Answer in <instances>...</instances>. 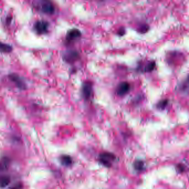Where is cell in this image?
Masks as SVG:
<instances>
[{
  "label": "cell",
  "mask_w": 189,
  "mask_h": 189,
  "mask_svg": "<svg viewBox=\"0 0 189 189\" xmlns=\"http://www.w3.org/2000/svg\"><path fill=\"white\" fill-rule=\"evenodd\" d=\"M115 159V156L110 153H103L99 155V160L103 165L109 167Z\"/></svg>",
  "instance_id": "1"
},
{
  "label": "cell",
  "mask_w": 189,
  "mask_h": 189,
  "mask_svg": "<svg viewBox=\"0 0 189 189\" xmlns=\"http://www.w3.org/2000/svg\"><path fill=\"white\" fill-rule=\"evenodd\" d=\"M48 26L49 24L47 21H38L34 25V28L37 32L40 34H45L48 31Z\"/></svg>",
  "instance_id": "2"
},
{
  "label": "cell",
  "mask_w": 189,
  "mask_h": 189,
  "mask_svg": "<svg viewBox=\"0 0 189 189\" xmlns=\"http://www.w3.org/2000/svg\"><path fill=\"white\" fill-rule=\"evenodd\" d=\"M9 78L10 79L15 83L17 87L21 89H25L26 88V86L24 82L23 79H22L19 76L16 74H11L9 75Z\"/></svg>",
  "instance_id": "3"
},
{
  "label": "cell",
  "mask_w": 189,
  "mask_h": 189,
  "mask_svg": "<svg viewBox=\"0 0 189 189\" xmlns=\"http://www.w3.org/2000/svg\"><path fill=\"white\" fill-rule=\"evenodd\" d=\"M130 88V84L126 82H122L119 84L117 89V93L119 96H123L126 95Z\"/></svg>",
  "instance_id": "4"
},
{
  "label": "cell",
  "mask_w": 189,
  "mask_h": 189,
  "mask_svg": "<svg viewBox=\"0 0 189 189\" xmlns=\"http://www.w3.org/2000/svg\"><path fill=\"white\" fill-rule=\"evenodd\" d=\"M82 92L84 98L89 99L92 93V84L89 82H86L83 85Z\"/></svg>",
  "instance_id": "5"
},
{
  "label": "cell",
  "mask_w": 189,
  "mask_h": 189,
  "mask_svg": "<svg viewBox=\"0 0 189 189\" xmlns=\"http://www.w3.org/2000/svg\"><path fill=\"white\" fill-rule=\"evenodd\" d=\"M41 11L46 14H52L55 12V7L51 2H45L41 6Z\"/></svg>",
  "instance_id": "6"
},
{
  "label": "cell",
  "mask_w": 189,
  "mask_h": 189,
  "mask_svg": "<svg viewBox=\"0 0 189 189\" xmlns=\"http://www.w3.org/2000/svg\"><path fill=\"white\" fill-rule=\"evenodd\" d=\"M81 36V32L77 29H72L68 32L67 34V40L68 41H72L76 40Z\"/></svg>",
  "instance_id": "7"
},
{
  "label": "cell",
  "mask_w": 189,
  "mask_h": 189,
  "mask_svg": "<svg viewBox=\"0 0 189 189\" xmlns=\"http://www.w3.org/2000/svg\"><path fill=\"white\" fill-rule=\"evenodd\" d=\"M78 58V54L75 51H69L67 52L64 55V58L65 61L68 63H72L76 61Z\"/></svg>",
  "instance_id": "8"
},
{
  "label": "cell",
  "mask_w": 189,
  "mask_h": 189,
  "mask_svg": "<svg viewBox=\"0 0 189 189\" xmlns=\"http://www.w3.org/2000/svg\"><path fill=\"white\" fill-rule=\"evenodd\" d=\"M10 165V159L4 157L0 159V171H4L7 170Z\"/></svg>",
  "instance_id": "9"
},
{
  "label": "cell",
  "mask_w": 189,
  "mask_h": 189,
  "mask_svg": "<svg viewBox=\"0 0 189 189\" xmlns=\"http://www.w3.org/2000/svg\"><path fill=\"white\" fill-rule=\"evenodd\" d=\"M60 160L61 164L65 166H70L72 164V159L69 155H64L61 156Z\"/></svg>",
  "instance_id": "10"
},
{
  "label": "cell",
  "mask_w": 189,
  "mask_h": 189,
  "mask_svg": "<svg viewBox=\"0 0 189 189\" xmlns=\"http://www.w3.org/2000/svg\"><path fill=\"white\" fill-rule=\"evenodd\" d=\"M10 178L8 176H2L0 177V188H4L7 186L10 183Z\"/></svg>",
  "instance_id": "11"
},
{
  "label": "cell",
  "mask_w": 189,
  "mask_h": 189,
  "mask_svg": "<svg viewBox=\"0 0 189 189\" xmlns=\"http://www.w3.org/2000/svg\"><path fill=\"white\" fill-rule=\"evenodd\" d=\"M12 51V47L8 44L0 42V52L9 53Z\"/></svg>",
  "instance_id": "12"
},
{
  "label": "cell",
  "mask_w": 189,
  "mask_h": 189,
  "mask_svg": "<svg viewBox=\"0 0 189 189\" xmlns=\"http://www.w3.org/2000/svg\"><path fill=\"white\" fill-rule=\"evenodd\" d=\"M134 168L138 171H142L144 168V164L140 160H136L134 162Z\"/></svg>",
  "instance_id": "13"
},
{
  "label": "cell",
  "mask_w": 189,
  "mask_h": 189,
  "mask_svg": "<svg viewBox=\"0 0 189 189\" xmlns=\"http://www.w3.org/2000/svg\"><path fill=\"white\" fill-rule=\"evenodd\" d=\"M155 67V63L154 62H152L149 63L145 67V72H150V71H153L154 70V68Z\"/></svg>",
  "instance_id": "14"
},
{
  "label": "cell",
  "mask_w": 189,
  "mask_h": 189,
  "mask_svg": "<svg viewBox=\"0 0 189 189\" xmlns=\"http://www.w3.org/2000/svg\"><path fill=\"white\" fill-rule=\"evenodd\" d=\"M167 104V100H164L161 101L158 104V107L161 109H164L166 107V106Z\"/></svg>",
  "instance_id": "15"
},
{
  "label": "cell",
  "mask_w": 189,
  "mask_h": 189,
  "mask_svg": "<svg viewBox=\"0 0 189 189\" xmlns=\"http://www.w3.org/2000/svg\"><path fill=\"white\" fill-rule=\"evenodd\" d=\"M148 30V26H146V25H144L143 26H142L140 28V30H139V31L141 33H144L146 31Z\"/></svg>",
  "instance_id": "16"
},
{
  "label": "cell",
  "mask_w": 189,
  "mask_h": 189,
  "mask_svg": "<svg viewBox=\"0 0 189 189\" xmlns=\"http://www.w3.org/2000/svg\"><path fill=\"white\" fill-rule=\"evenodd\" d=\"M23 188V185L22 184H18L15 186L9 189H22Z\"/></svg>",
  "instance_id": "17"
},
{
  "label": "cell",
  "mask_w": 189,
  "mask_h": 189,
  "mask_svg": "<svg viewBox=\"0 0 189 189\" xmlns=\"http://www.w3.org/2000/svg\"><path fill=\"white\" fill-rule=\"evenodd\" d=\"M178 167V169L179 171H180V172H182V171H184L185 169H184V166L183 165H182L181 164H179V165H178L177 166Z\"/></svg>",
  "instance_id": "18"
}]
</instances>
